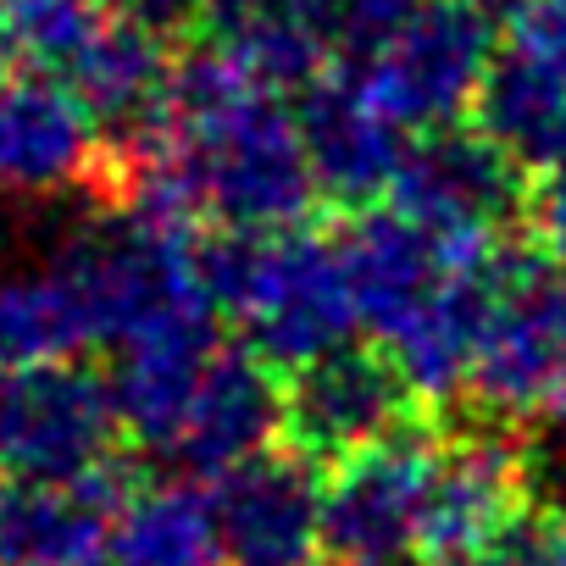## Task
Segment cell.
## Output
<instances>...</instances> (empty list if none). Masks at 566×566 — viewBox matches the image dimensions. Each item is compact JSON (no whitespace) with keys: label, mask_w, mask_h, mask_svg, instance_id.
Returning <instances> with one entry per match:
<instances>
[{"label":"cell","mask_w":566,"mask_h":566,"mask_svg":"<svg viewBox=\"0 0 566 566\" xmlns=\"http://www.w3.org/2000/svg\"><path fill=\"white\" fill-rule=\"evenodd\" d=\"M112 189L123 211L228 233L301 228L317 200L295 101L228 45L172 62L156 117L112 156Z\"/></svg>","instance_id":"1"},{"label":"cell","mask_w":566,"mask_h":566,"mask_svg":"<svg viewBox=\"0 0 566 566\" xmlns=\"http://www.w3.org/2000/svg\"><path fill=\"white\" fill-rule=\"evenodd\" d=\"M356 323L417 400H450L472 384V356L500 255H467L395 206L361 211L339 233Z\"/></svg>","instance_id":"2"},{"label":"cell","mask_w":566,"mask_h":566,"mask_svg":"<svg viewBox=\"0 0 566 566\" xmlns=\"http://www.w3.org/2000/svg\"><path fill=\"white\" fill-rule=\"evenodd\" d=\"M206 290L211 306L233 323L239 345L261 367L290 378L345 350L361 328L339 239H323L312 228L228 233L206 244Z\"/></svg>","instance_id":"3"},{"label":"cell","mask_w":566,"mask_h":566,"mask_svg":"<svg viewBox=\"0 0 566 566\" xmlns=\"http://www.w3.org/2000/svg\"><path fill=\"white\" fill-rule=\"evenodd\" d=\"M511 7L516 0H417L345 56V73L400 134H439L461 112H478Z\"/></svg>","instance_id":"4"},{"label":"cell","mask_w":566,"mask_h":566,"mask_svg":"<svg viewBox=\"0 0 566 566\" xmlns=\"http://www.w3.org/2000/svg\"><path fill=\"white\" fill-rule=\"evenodd\" d=\"M444 472V433H400L334 461L323 478V555L334 566H422Z\"/></svg>","instance_id":"5"},{"label":"cell","mask_w":566,"mask_h":566,"mask_svg":"<svg viewBox=\"0 0 566 566\" xmlns=\"http://www.w3.org/2000/svg\"><path fill=\"white\" fill-rule=\"evenodd\" d=\"M123 439L117 389L90 361L0 367V478L73 483L106 472Z\"/></svg>","instance_id":"6"},{"label":"cell","mask_w":566,"mask_h":566,"mask_svg":"<svg viewBox=\"0 0 566 566\" xmlns=\"http://www.w3.org/2000/svg\"><path fill=\"white\" fill-rule=\"evenodd\" d=\"M566 384V272L544 255H500L467 395L489 417L549 411Z\"/></svg>","instance_id":"7"},{"label":"cell","mask_w":566,"mask_h":566,"mask_svg":"<svg viewBox=\"0 0 566 566\" xmlns=\"http://www.w3.org/2000/svg\"><path fill=\"white\" fill-rule=\"evenodd\" d=\"M478 134L533 172L566 161V0L511 7L478 95Z\"/></svg>","instance_id":"8"},{"label":"cell","mask_w":566,"mask_h":566,"mask_svg":"<svg viewBox=\"0 0 566 566\" xmlns=\"http://www.w3.org/2000/svg\"><path fill=\"white\" fill-rule=\"evenodd\" d=\"M522 200H527L522 167L489 134H461V128L411 139L389 184V206L400 217H411L417 228L467 255H500L494 239L522 211Z\"/></svg>","instance_id":"9"},{"label":"cell","mask_w":566,"mask_h":566,"mask_svg":"<svg viewBox=\"0 0 566 566\" xmlns=\"http://www.w3.org/2000/svg\"><path fill=\"white\" fill-rule=\"evenodd\" d=\"M417 0H206L217 45L277 90H306L328 56H356Z\"/></svg>","instance_id":"10"},{"label":"cell","mask_w":566,"mask_h":566,"mask_svg":"<svg viewBox=\"0 0 566 566\" xmlns=\"http://www.w3.org/2000/svg\"><path fill=\"white\" fill-rule=\"evenodd\" d=\"M222 566H317L323 555V483L301 450H261L222 472L217 489Z\"/></svg>","instance_id":"11"},{"label":"cell","mask_w":566,"mask_h":566,"mask_svg":"<svg viewBox=\"0 0 566 566\" xmlns=\"http://www.w3.org/2000/svg\"><path fill=\"white\" fill-rule=\"evenodd\" d=\"M411 389L378 350H334L283 384V433L306 461H345L406 428Z\"/></svg>","instance_id":"12"},{"label":"cell","mask_w":566,"mask_h":566,"mask_svg":"<svg viewBox=\"0 0 566 566\" xmlns=\"http://www.w3.org/2000/svg\"><path fill=\"white\" fill-rule=\"evenodd\" d=\"M101 123L90 106L40 73H0V189L62 195L101 172Z\"/></svg>","instance_id":"13"},{"label":"cell","mask_w":566,"mask_h":566,"mask_svg":"<svg viewBox=\"0 0 566 566\" xmlns=\"http://www.w3.org/2000/svg\"><path fill=\"white\" fill-rule=\"evenodd\" d=\"M123 500L112 472L73 483L0 478V566H106Z\"/></svg>","instance_id":"14"},{"label":"cell","mask_w":566,"mask_h":566,"mask_svg":"<svg viewBox=\"0 0 566 566\" xmlns=\"http://www.w3.org/2000/svg\"><path fill=\"white\" fill-rule=\"evenodd\" d=\"M301 112V134H306V156H312V178L317 195L339 200V206H367L373 195H389L411 134H400L356 84L350 73H323L317 84L301 90L295 101Z\"/></svg>","instance_id":"15"},{"label":"cell","mask_w":566,"mask_h":566,"mask_svg":"<svg viewBox=\"0 0 566 566\" xmlns=\"http://www.w3.org/2000/svg\"><path fill=\"white\" fill-rule=\"evenodd\" d=\"M112 566H222L217 500L189 478L134 489L117 511Z\"/></svg>","instance_id":"16"},{"label":"cell","mask_w":566,"mask_h":566,"mask_svg":"<svg viewBox=\"0 0 566 566\" xmlns=\"http://www.w3.org/2000/svg\"><path fill=\"white\" fill-rule=\"evenodd\" d=\"M117 29L112 0H0V62L73 90Z\"/></svg>","instance_id":"17"},{"label":"cell","mask_w":566,"mask_h":566,"mask_svg":"<svg viewBox=\"0 0 566 566\" xmlns=\"http://www.w3.org/2000/svg\"><path fill=\"white\" fill-rule=\"evenodd\" d=\"M84 350H95V334L56 255L0 277V367L78 361Z\"/></svg>","instance_id":"18"},{"label":"cell","mask_w":566,"mask_h":566,"mask_svg":"<svg viewBox=\"0 0 566 566\" xmlns=\"http://www.w3.org/2000/svg\"><path fill=\"white\" fill-rule=\"evenodd\" d=\"M483 566H566V511H555V505L522 511L494 538Z\"/></svg>","instance_id":"19"},{"label":"cell","mask_w":566,"mask_h":566,"mask_svg":"<svg viewBox=\"0 0 566 566\" xmlns=\"http://www.w3.org/2000/svg\"><path fill=\"white\" fill-rule=\"evenodd\" d=\"M522 211H527L538 244H544L549 255H566V161L549 167V172H538V184L527 189Z\"/></svg>","instance_id":"20"},{"label":"cell","mask_w":566,"mask_h":566,"mask_svg":"<svg viewBox=\"0 0 566 566\" xmlns=\"http://www.w3.org/2000/svg\"><path fill=\"white\" fill-rule=\"evenodd\" d=\"M112 7H117L123 23H134V29L156 34V40H172L195 18H206V0H112Z\"/></svg>","instance_id":"21"},{"label":"cell","mask_w":566,"mask_h":566,"mask_svg":"<svg viewBox=\"0 0 566 566\" xmlns=\"http://www.w3.org/2000/svg\"><path fill=\"white\" fill-rule=\"evenodd\" d=\"M549 422L560 428V439H566V384L555 389V400H549Z\"/></svg>","instance_id":"22"}]
</instances>
